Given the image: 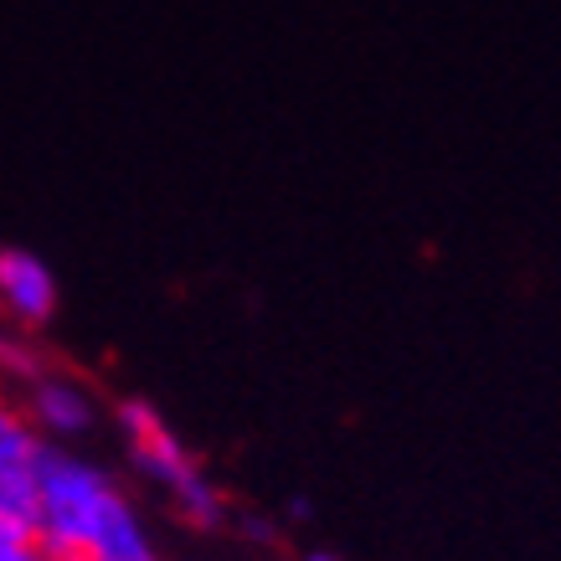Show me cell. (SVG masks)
Instances as JSON below:
<instances>
[{"label": "cell", "mask_w": 561, "mask_h": 561, "mask_svg": "<svg viewBox=\"0 0 561 561\" xmlns=\"http://www.w3.org/2000/svg\"><path fill=\"white\" fill-rule=\"evenodd\" d=\"M26 423L36 427V438L42 443H62V438H83L88 427H93V391L83 381H72L62 371H47L36 376L32 387H26Z\"/></svg>", "instance_id": "cell-4"}, {"label": "cell", "mask_w": 561, "mask_h": 561, "mask_svg": "<svg viewBox=\"0 0 561 561\" xmlns=\"http://www.w3.org/2000/svg\"><path fill=\"white\" fill-rule=\"evenodd\" d=\"M36 448H42V438H36V427L26 423V412L11 408V402L0 397V469H26V463L36 459Z\"/></svg>", "instance_id": "cell-7"}, {"label": "cell", "mask_w": 561, "mask_h": 561, "mask_svg": "<svg viewBox=\"0 0 561 561\" xmlns=\"http://www.w3.org/2000/svg\"><path fill=\"white\" fill-rule=\"evenodd\" d=\"M242 536H253V541H273V530L263 526V515H242Z\"/></svg>", "instance_id": "cell-10"}, {"label": "cell", "mask_w": 561, "mask_h": 561, "mask_svg": "<svg viewBox=\"0 0 561 561\" xmlns=\"http://www.w3.org/2000/svg\"><path fill=\"white\" fill-rule=\"evenodd\" d=\"M305 561H341V557H330V551H314V557H305Z\"/></svg>", "instance_id": "cell-12"}, {"label": "cell", "mask_w": 561, "mask_h": 561, "mask_svg": "<svg viewBox=\"0 0 561 561\" xmlns=\"http://www.w3.org/2000/svg\"><path fill=\"white\" fill-rule=\"evenodd\" d=\"M119 427H124V438H129V459H135V469L171 494L175 515H181L186 526L217 530L221 520H227V500H221V490L202 474L196 454L175 438L171 427H165V417H160L145 397H124L119 402Z\"/></svg>", "instance_id": "cell-2"}, {"label": "cell", "mask_w": 561, "mask_h": 561, "mask_svg": "<svg viewBox=\"0 0 561 561\" xmlns=\"http://www.w3.org/2000/svg\"><path fill=\"white\" fill-rule=\"evenodd\" d=\"M0 376H11L21 387H32L36 376H47V360L21 330H0Z\"/></svg>", "instance_id": "cell-8"}, {"label": "cell", "mask_w": 561, "mask_h": 561, "mask_svg": "<svg viewBox=\"0 0 561 561\" xmlns=\"http://www.w3.org/2000/svg\"><path fill=\"white\" fill-rule=\"evenodd\" d=\"M36 536L32 541L57 561H78L83 546L93 541V530L103 526V515L124 500V490L103 474L99 463L68 454L62 443H42L36 448Z\"/></svg>", "instance_id": "cell-1"}, {"label": "cell", "mask_w": 561, "mask_h": 561, "mask_svg": "<svg viewBox=\"0 0 561 561\" xmlns=\"http://www.w3.org/2000/svg\"><path fill=\"white\" fill-rule=\"evenodd\" d=\"M0 309L21 335H32L57 314V273L26 248H0Z\"/></svg>", "instance_id": "cell-3"}, {"label": "cell", "mask_w": 561, "mask_h": 561, "mask_svg": "<svg viewBox=\"0 0 561 561\" xmlns=\"http://www.w3.org/2000/svg\"><path fill=\"white\" fill-rule=\"evenodd\" d=\"M78 561H160L150 530H145V520H139L135 505H129V494L103 515V526L93 530V541L83 546Z\"/></svg>", "instance_id": "cell-5"}, {"label": "cell", "mask_w": 561, "mask_h": 561, "mask_svg": "<svg viewBox=\"0 0 561 561\" xmlns=\"http://www.w3.org/2000/svg\"><path fill=\"white\" fill-rule=\"evenodd\" d=\"M36 511H42V500H36V469H0V520L11 530H21L26 541L36 536Z\"/></svg>", "instance_id": "cell-6"}, {"label": "cell", "mask_w": 561, "mask_h": 561, "mask_svg": "<svg viewBox=\"0 0 561 561\" xmlns=\"http://www.w3.org/2000/svg\"><path fill=\"white\" fill-rule=\"evenodd\" d=\"M16 561H57V557H47V551H42V546H36V541H32V546H26V551H21V557H16Z\"/></svg>", "instance_id": "cell-11"}, {"label": "cell", "mask_w": 561, "mask_h": 561, "mask_svg": "<svg viewBox=\"0 0 561 561\" xmlns=\"http://www.w3.org/2000/svg\"><path fill=\"white\" fill-rule=\"evenodd\" d=\"M26 546H32L26 536H16V530H0V561H16Z\"/></svg>", "instance_id": "cell-9"}]
</instances>
